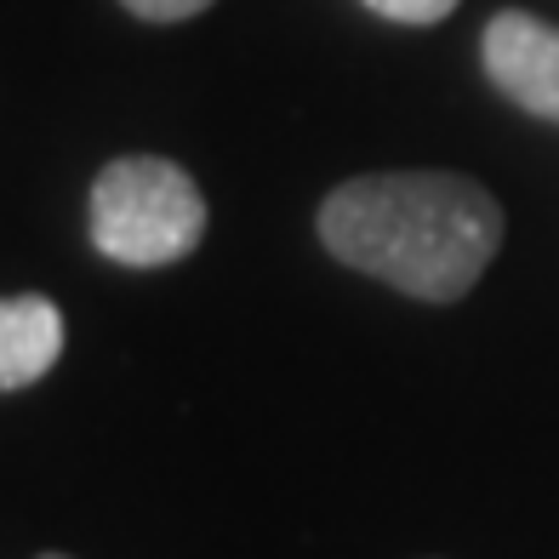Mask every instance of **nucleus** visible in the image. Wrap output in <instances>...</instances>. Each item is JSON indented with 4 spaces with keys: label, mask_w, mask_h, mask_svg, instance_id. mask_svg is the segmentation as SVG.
<instances>
[{
    "label": "nucleus",
    "mask_w": 559,
    "mask_h": 559,
    "mask_svg": "<svg viewBox=\"0 0 559 559\" xmlns=\"http://www.w3.org/2000/svg\"><path fill=\"white\" fill-rule=\"evenodd\" d=\"M63 354V314L58 302H46L35 292L0 297V394L29 389Z\"/></svg>",
    "instance_id": "nucleus-4"
},
{
    "label": "nucleus",
    "mask_w": 559,
    "mask_h": 559,
    "mask_svg": "<svg viewBox=\"0 0 559 559\" xmlns=\"http://www.w3.org/2000/svg\"><path fill=\"white\" fill-rule=\"evenodd\" d=\"M486 74L502 97H514L525 115L559 126V29L531 12H497L486 23Z\"/></svg>",
    "instance_id": "nucleus-3"
},
{
    "label": "nucleus",
    "mask_w": 559,
    "mask_h": 559,
    "mask_svg": "<svg viewBox=\"0 0 559 559\" xmlns=\"http://www.w3.org/2000/svg\"><path fill=\"white\" fill-rule=\"evenodd\" d=\"M40 559H63V554H40Z\"/></svg>",
    "instance_id": "nucleus-7"
},
{
    "label": "nucleus",
    "mask_w": 559,
    "mask_h": 559,
    "mask_svg": "<svg viewBox=\"0 0 559 559\" xmlns=\"http://www.w3.org/2000/svg\"><path fill=\"white\" fill-rule=\"evenodd\" d=\"M366 7L377 12V17H389V23H440V17H451L456 12V0H366Z\"/></svg>",
    "instance_id": "nucleus-5"
},
{
    "label": "nucleus",
    "mask_w": 559,
    "mask_h": 559,
    "mask_svg": "<svg viewBox=\"0 0 559 559\" xmlns=\"http://www.w3.org/2000/svg\"><path fill=\"white\" fill-rule=\"evenodd\" d=\"M206 235V194L160 155L109 160L92 183V246L126 269L183 263Z\"/></svg>",
    "instance_id": "nucleus-2"
},
{
    "label": "nucleus",
    "mask_w": 559,
    "mask_h": 559,
    "mask_svg": "<svg viewBox=\"0 0 559 559\" xmlns=\"http://www.w3.org/2000/svg\"><path fill=\"white\" fill-rule=\"evenodd\" d=\"M120 7L143 23H183V17H200L212 0H120Z\"/></svg>",
    "instance_id": "nucleus-6"
},
{
    "label": "nucleus",
    "mask_w": 559,
    "mask_h": 559,
    "mask_svg": "<svg viewBox=\"0 0 559 559\" xmlns=\"http://www.w3.org/2000/svg\"><path fill=\"white\" fill-rule=\"evenodd\" d=\"M320 240L405 297L456 302L497 258L502 206L456 171H377L325 194Z\"/></svg>",
    "instance_id": "nucleus-1"
}]
</instances>
